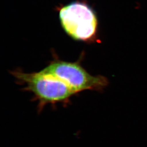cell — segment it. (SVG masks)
<instances>
[{
  "label": "cell",
  "instance_id": "cell-2",
  "mask_svg": "<svg viewBox=\"0 0 147 147\" xmlns=\"http://www.w3.org/2000/svg\"><path fill=\"white\" fill-rule=\"evenodd\" d=\"M57 9L61 27L69 37L88 43L98 42L97 16L87 1L76 0Z\"/></svg>",
  "mask_w": 147,
  "mask_h": 147
},
{
  "label": "cell",
  "instance_id": "cell-1",
  "mask_svg": "<svg viewBox=\"0 0 147 147\" xmlns=\"http://www.w3.org/2000/svg\"><path fill=\"white\" fill-rule=\"evenodd\" d=\"M11 74L18 83L24 86L23 90L34 94L35 100L38 102L39 112L47 104L68 102L77 94L65 82L43 69L31 73L16 70Z\"/></svg>",
  "mask_w": 147,
  "mask_h": 147
},
{
  "label": "cell",
  "instance_id": "cell-3",
  "mask_svg": "<svg viewBox=\"0 0 147 147\" xmlns=\"http://www.w3.org/2000/svg\"><path fill=\"white\" fill-rule=\"evenodd\" d=\"M80 61L69 62L56 59L43 70L65 82L77 93L84 90L102 91L109 85L102 76H93L82 67Z\"/></svg>",
  "mask_w": 147,
  "mask_h": 147
}]
</instances>
